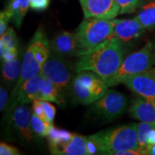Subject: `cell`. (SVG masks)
Returning a JSON list of instances; mask_svg holds the SVG:
<instances>
[{"label": "cell", "instance_id": "9c48e42d", "mask_svg": "<svg viewBox=\"0 0 155 155\" xmlns=\"http://www.w3.org/2000/svg\"><path fill=\"white\" fill-rule=\"evenodd\" d=\"M85 19H115L120 14L116 0H79Z\"/></svg>", "mask_w": 155, "mask_h": 155}, {"label": "cell", "instance_id": "7a4b0ae2", "mask_svg": "<svg viewBox=\"0 0 155 155\" xmlns=\"http://www.w3.org/2000/svg\"><path fill=\"white\" fill-rule=\"evenodd\" d=\"M50 45L42 26H40L29 43L23 58L21 73L12 92L9 107L12 108L19 88L23 83L41 73L44 64L50 55Z\"/></svg>", "mask_w": 155, "mask_h": 155}, {"label": "cell", "instance_id": "ffe728a7", "mask_svg": "<svg viewBox=\"0 0 155 155\" xmlns=\"http://www.w3.org/2000/svg\"><path fill=\"white\" fill-rule=\"evenodd\" d=\"M134 19L144 29L155 27V2H151L145 5Z\"/></svg>", "mask_w": 155, "mask_h": 155}, {"label": "cell", "instance_id": "ba28073f", "mask_svg": "<svg viewBox=\"0 0 155 155\" xmlns=\"http://www.w3.org/2000/svg\"><path fill=\"white\" fill-rule=\"evenodd\" d=\"M129 100L125 95L114 90L108 91L104 96L93 104L94 112L106 119L119 117L127 111Z\"/></svg>", "mask_w": 155, "mask_h": 155}, {"label": "cell", "instance_id": "6da1fadb", "mask_svg": "<svg viewBox=\"0 0 155 155\" xmlns=\"http://www.w3.org/2000/svg\"><path fill=\"white\" fill-rule=\"evenodd\" d=\"M124 54L123 42L111 37L93 50L78 55L75 71H92L107 81L121 66Z\"/></svg>", "mask_w": 155, "mask_h": 155}, {"label": "cell", "instance_id": "5b68a950", "mask_svg": "<svg viewBox=\"0 0 155 155\" xmlns=\"http://www.w3.org/2000/svg\"><path fill=\"white\" fill-rule=\"evenodd\" d=\"M71 83L73 98L83 105H90L97 101L109 88L103 78L89 71L78 73Z\"/></svg>", "mask_w": 155, "mask_h": 155}, {"label": "cell", "instance_id": "f546056e", "mask_svg": "<svg viewBox=\"0 0 155 155\" xmlns=\"http://www.w3.org/2000/svg\"><path fill=\"white\" fill-rule=\"evenodd\" d=\"M10 20H12L11 17L5 12V11H2L0 13V35L5 33L8 29L7 26Z\"/></svg>", "mask_w": 155, "mask_h": 155}, {"label": "cell", "instance_id": "83f0119b", "mask_svg": "<svg viewBox=\"0 0 155 155\" xmlns=\"http://www.w3.org/2000/svg\"><path fill=\"white\" fill-rule=\"evenodd\" d=\"M50 0H30V8L35 11H43L48 9Z\"/></svg>", "mask_w": 155, "mask_h": 155}, {"label": "cell", "instance_id": "30bf717a", "mask_svg": "<svg viewBox=\"0 0 155 155\" xmlns=\"http://www.w3.org/2000/svg\"><path fill=\"white\" fill-rule=\"evenodd\" d=\"M123 83L134 94L155 105V78L150 71L134 75Z\"/></svg>", "mask_w": 155, "mask_h": 155}, {"label": "cell", "instance_id": "e0dca14e", "mask_svg": "<svg viewBox=\"0 0 155 155\" xmlns=\"http://www.w3.org/2000/svg\"><path fill=\"white\" fill-rule=\"evenodd\" d=\"M30 0H9L5 12L11 17L15 26L19 29L30 7Z\"/></svg>", "mask_w": 155, "mask_h": 155}, {"label": "cell", "instance_id": "f1b7e54d", "mask_svg": "<svg viewBox=\"0 0 155 155\" xmlns=\"http://www.w3.org/2000/svg\"><path fill=\"white\" fill-rule=\"evenodd\" d=\"M0 154L1 155H19L20 152L16 147L2 142L0 144Z\"/></svg>", "mask_w": 155, "mask_h": 155}, {"label": "cell", "instance_id": "ac0fdd59", "mask_svg": "<svg viewBox=\"0 0 155 155\" xmlns=\"http://www.w3.org/2000/svg\"><path fill=\"white\" fill-rule=\"evenodd\" d=\"M61 91L53 83L43 77L40 83L37 99L55 102L58 105H62V101L60 96Z\"/></svg>", "mask_w": 155, "mask_h": 155}, {"label": "cell", "instance_id": "4dcf8cb0", "mask_svg": "<svg viewBox=\"0 0 155 155\" xmlns=\"http://www.w3.org/2000/svg\"><path fill=\"white\" fill-rule=\"evenodd\" d=\"M8 92L7 89L4 86H1L0 88V111H5V108L7 107L8 100H9Z\"/></svg>", "mask_w": 155, "mask_h": 155}, {"label": "cell", "instance_id": "7402d4cb", "mask_svg": "<svg viewBox=\"0 0 155 155\" xmlns=\"http://www.w3.org/2000/svg\"><path fill=\"white\" fill-rule=\"evenodd\" d=\"M0 55L7 51H18V40L14 29L9 28L0 38Z\"/></svg>", "mask_w": 155, "mask_h": 155}, {"label": "cell", "instance_id": "277c9868", "mask_svg": "<svg viewBox=\"0 0 155 155\" xmlns=\"http://www.w3.org/2000/svg\"><path fill=\"white\" fill-rule=\"evenodd\" d=\"M114 19L111 20L85 19L75 32L79 50L78 55L90 51L108 38H111L114 32Z\"/></svg>", "mask_w": 155, "mask_h": 155}, {"label": "cell", "instance_id": "9a60e30c", "mask_svg": "<svg viewBox=\"0 0 155 155\" xmlns=\"http://www.w3.org/2000/svg\"><path fill=\"white\" fill-rule=\"evenodd\" d=\"M43 76L40 73L37 76L32 78L23 83L17 93L16 99L15 101L12 109H14L17 105L29 104L37 99L39 88Z\"/></svg>", "mask_w": 155, "mask_h": 155}, {"label": "cell", "instance_id": "8fae6325", "mask_svg": "<svg viewBox=\"0 0 155 155\" xmlns=\"http://www.w3.org/2000/svg\"><path fill=\"white\" fill-rule=\"evenodd\" d=\"M50 49L53 53L64 58L78 55L79 50L75 32L72 33L67 31L59 32L52 40Z\"/></svg>", "mask_w": 155, "mask_h": 155}, {"label": "cell", "instance_id": "cb8c5ba5", "mask_svg": "<svg viewBox=\"0 0 155 155\" xmlns=\"http://www.w3.org/2000/svg\"><path fill=\"white\" fill-rule=\"evenodd\" d=\"M153 129H155V125L151 124L140 122L137 126V132H138L139 146L143 154H146L147 147H148V134Z\"/></svg>", "mask_w": 155, "mask_h": 155}, {"label": "cell", "instance_id": "d6986e66", "mask_svg": "<svg viewBox=\"0 0 155 155\" xmlns=\"http://www.w3.org/2000/svg\"><path fill=\"white\" fill-rule=\"evenodd\" d=\"M63 155H88L87 137L73 134L72 139L61 151Z\"/></svg>", "mask_w": 155, "mask_h": 155}, {"label": "cell", "instance_id": "3957f363", "mask_svg": "<svg viewBox=\"0 0 155 155\" xmlns=\"http://www.w3.org/2000/svg\"><path fill=\"white\" fill-rule=\"evenodd\" d=\"M137 124L103 131L89 136L96 143L98 154H115L129 150H139Z\"/></svg>", "mask_w": 155, "mask_h": 155}, {"label": "cell", "instance_id": "836d02e7", "mask_svg": "<svg viewBox=\"0 0 155 155\" xmlns=\"http://www.w3.org/2000/svg\"><path fill=\"white\" fill-rule=\"evenodd\" d=\"M146 154L155 155V144H149L147 147Z\"/></svg>", "mask_w": 155, "mask_h": 155}, {"label": "cell", "instance_id": "e575fe53", "mask_svg": "<svg viewBox=\"0 0 155 155\" xmlns=\"http://www.w3.org/2000/svg\"><path fill=\"white\" fill-rule=\"evenodd\" d=\"M152 63L153 65H155V43L153 44L152 47Z\"/></svg>", "mask_w": 155, "mask_h": 155}, {"label": "cell", "instance_id": "44dd1931", "mask_svg": "<svg viewBox=\"0 0 155 155\" xmlns=\"http://www.w3.org/2000/svg\"><path fill=\"white\" fill-rule=\"evenodd\" d=\"M22 63L18 57L10 61H3L2 76L8 83H13L19 79L21 73Z\"/></svg>", "mask_w": 155, "mask_h": 155}, {"label": "cell", "instance_id": "d6a6232c", "mask_svg": "<svg viewBox=\"0 0 155 155\" xmlns=\"http://www.w3.org/2000/svg\"><path fill=\"white\" fill-rule=\"evenodd\" d=\"M148 144H155V129H153L148 134Z\"/></svg>", "mask_w": 155, "mask_h": 155}, {"label": "cell", "instance_id": "484cf974", "mask_svg": "<svg viewBox=\"0 0 155 155\" xmlns=\"http://www.w3.org/2000/svg\"><path fill=\"white\" fill-rule=\"evenodd\" d=\"M41 103L45 111V113L46 116H47L48 121L50 123L53 124L54 119H55L56 114V108L55 107V106L50 104V101H47L41 100Z\"/></svg>", "mask_w": 155, "mask_h": 155}, {"label": "cell", "instance_id": "d590c367", "mask_svg": "<svg viewBox=\"0 0 155 155\" xmlns=\"http://www.w3.org/2000/svg\"><path fill=\"white\" fill-rule=\"evenodd\" d=\"M149 71H150L151 74H152L155 78V68H151Z\"/></svg>", "mask_w": 155, "mask_h": 155}, {"label": "cell", "instance_id": "1f68e13d", "mask_svg": "<svg viewBox=\"0 0 155 155\" xmlns=\"http://www.w3.org/2000/svg\"><path fill=\"white\" fill-rule=\"evenodd\" d=\"M18 51H7L1 56V59L2 61H10L18 57Z\"/></svg>", "mask_w": 155, "mask_h": 155}, {"label": "cell", "instance_id": "5bb4252c", "mask_svg": "<svg viewBox=\"0 0 155 155\" xmlns=\"http://www.w3.org/2000/svg\"><path fill=\"white\" fill-rule=\"evenodd\" d=\"M13 122L15 129L25 140H32L33 130L31 124L30 111L25 104H20L15 108L13 113Z\"/></svg>", "mask_w": 155, "mask_h": 155}, {"label": "cell", "instance_id": "7c38bea8", "mask_svg": "<svg viewBox=\"0 0 155 155\" xmlns=\"http://www.w3.org/2000/svg\"><path fill=\"white\" fill-rule=\"evenodd\" d=\"M114 32L111 37L117 38L122 42H129L139 38L144 34L145 29L136 19H114Z\"/></svg>", "mask_w": 155, "mask_h": 155}, {"label": "cell", "instance_id": "4316f807", "mask_svg": "<svg viewBox=\"0 0 155 155\" xmlns=\"http://www.w3.org/2000/svg\"><path fill=\"white\" fill-rule=\"evenodd\" d=\"M32 111L36 114L39 118L44 120V121H48L47 116H46L43 107L42 106L41 100L35 99L32 101ZM49 122V121H48Z\"/></svg>", "mask_w": 155, "mask_h": 155}, {"label": "cell", "instance_id": "2e32d148", "mask_svg": "<svg viewBox=\"0 0 155 155\" xmlns=\"http://www.w3.org/2000/svg\"><path fill=\"white\" fill-rule=\"evenodd\" d=\"M73 134L65 129H58L53 126L47 136L51 154H60L61 151L72 139Z\"/></svg>", "mask_w": 155, "mask_h": 155}, {"label": "cell", "instance_id": "603a6c76", "mask_svg": "<svg viewBox=\"0 0 155 155\" xmlns=\"http://www.w3.org/2000/svg\"><path fill=\"white\" fill-rule=\"evenodd\" d=\"M31 124L34 132L40 137H47L53 127V124L41 119L33 112L31 116Z\"/></svg>", "mask_w": 155, "mask_h": 155}, {"label": "cell", "instance_id": "8992f818", "mask_svg": "<svg viewBox=\"0 0 155 155\" xmlns=\"http://www.w3.org/2000/svg\"><path fill=\"white\" fill-rule=\"evenodd\" d=\"M152 47V42H147L138 51L124 58L119 70L106 81L108 87L117 86L128 78L150 71L153 65Z\"/></svg>", "mask_w": 155, "mask_h": 155}, {"label": "cell", "instance_id": "52a82bcc", "mask_svg": "<svg viewBox=\"0 0 155 155\" xmlns=\"http://www.w3.org/2000/svg\"><path fill=\"white\" fill-rule=\"evenodd\" d=\"M41 74L45 78L56 86L60 91L68 88L72 83L73 70L65 58L55 53L50 55L44 64Z\"/></svg>", "mask_w": 155, "mask_h": 155}, {"label": "cell", "instance_id": "d4e9b609", "mask_svg": "<svg viewBox=\"0 0 155 155\" xmlns=\"http://www.w3.org/2000/svg\"><path fill=\"white\" fill-rule=\"evenodd\" d=\"M120 7V14H130L136 11L141 0H116Z\"/></svg>", "mask_w": 155, "mask_h": 155}, {"label": "cell", "instance_id": "4fadbf2b", "mask_svg": "<svg viewBox=\"0 0 155 155\" xmlns=\"http://www.w3.org/2000/svg\"><path fill=\"white\" fill-rule=\"evenodd\" d=\"M129 114L141 122L155 125V105L142 97L133 101L129 106Z\"/></svg>", "mask_w": 155, "mask_h": 155}]
</instances>
